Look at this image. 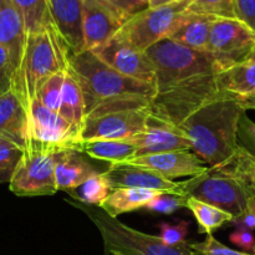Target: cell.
<instances>
[{"label": "cell", "mask_w": 255, "mask_h": 255, "mask_svg": "<svg viewBox=\"0 0 255 255\" xmlns=\"http://www.w3.org/2000/svg\"><path fill=\"white\" fill-rule=\"evenodd\" d=\"M187 197L179 194L159 193L149 203L146 204L144 209L161 214H172L181 208H186Z\"/></svg>", "instance_id": "34"}, {"label": "cell", "mask_w": 255, "mask_h": 255, "mask_svg": "<svg viewBox=\"0 0 255 255\" xmlns=\"http://www.w3.org/2000/svg\"><path fill=\"white\" fill-rule=\"evenodd\" d=\"M189 226H191V223L187 221H179L174 224L163 222V223L159 224V229H161V234L158 236L159 239L166 246H181V244H183L186 242V237L188 234Z\"/></svg>", "instance_id": "36"}, {"label": "cell", "mask_w": 255, "mask_h": 255, "mask_svg": "<svg viewBox=\"0 0 255 255\" xmlns=\"http://www.w3.org/2000/svg\"><path fill=\"white\" fill-rule=\"evenodd\" d=\"M229 241L234 244V246L239 247L243 251L252 252L254 251L255 246V238L251 231H246V229H237L233 233L229 236Z\"/></svg>", "instance_id": "41"}, {"label": "cell", "mask_w": 255, "mask_h": 255, "mask_svg": "<svg viewBox=\"0 0 255 255\" xmlns=\"http://www.w3.org/2000/svg\"><path fill=\"white\" fill-rule=\"evenodd\" d=\"M127 141L136 147V157L171 151H191V143L177 127L154 119L151 114L146 131Z\"/></svg>", "instance_id": "17"}, {"label": "cell", "mask_w": 255, "mask_h": 255, "mask_svg": "<svg viewBox=\"0 0 255 255\" xmlns=\"http://www.w3.org/2000/svg\"><path fill=\"white\" fill-rule=\"evenodd\" d=\"M124 24L106 0H82L84 50H94L109 42Z\"/></svg>", "instance_id": "14"}, {"label": "cell", "mask_w": 255, "mask_h": 255, "mask_svg": "<svg viewBox=\"0 0 255 255\" xmlns=\"http://www.w3.org/2000/svg\"><path fill=\"white\" fill-rule=\"evenodd\" d=\"M66 71H59L47 77L40 86L36 99L44 105L46 109L54 112H59L61 104L62 85H64Z\"/></svg>", "instance_id": "31"}, {"label": "cell", "mask_w": 255, "mask_h": 255, "mask_svg": "<svg viewBox=\"0 0 255 255\" xmlns=\"http://www.w3.org/2000/svg\"><path fill=\"white\" fill-rule=\"evenodd\" d=\"M233 12L234 19L255 32V0H234Z\"/></svg>", "instance_id": "39"}, {"label": "cell", "mask_w": 255, "mask_h": 255, "mask_svg": "<svg viewBox=\"0 0 255 255\" xmlns=\"http://www.w3.org/2000/svg\"><path fill=\"white\" fill-rule=\"evenodd\" d=\"M218 89L224 94L244 100L255 94V64L243 61L216 74Z\"/></svg>", "instance_id": "23"}, {"label": "cell", "mask_w": 255, "mask_h": 255, "mask_svg": "<svg viewBox=\"0 0 255 255\" xmlns=\"http://www.w3.org/2000/svg\"><path fill=\"white\" fill-rule=\"evenodd\" d=\"M0 141H1V139H0Z\"/></svg>", "instance_id": "48"}, {"label": "cell", "mask_w": 255, "mask_h": 255, "mask_svg": "<svg viewBox=\"0 0 255 255\" xmlns=\"http://www.w3.org/2000/svg\"><path fill=\"white\" fill-rule=\"evenodd\" d=\"M248 207L252 209V211L254 212V214H255V197H252V198L249 199Z\"/></svg>", "instance_id": "44"}, {"label": "cell", "mask_w": 255, "mask_h": 255, "mask_svg": "<svg viewBox=\"0 0 255 255\" xmlns=\"http://www.w3.org/2000/svg\"><path fill=\"white\" fill-rule=\"evenodd\" d=\"M26 36L24 20L12 0H0V46L9 52L14 74L24 52Z\"/></svg>", "instance_id": "21"}, {"label": "cell", "mask_w": 255, "mask_h": 255, "mask_svg": "<svg viewBox=\"0 0 255 255\" xmlns=\"http://www.w3.org/2000/svg\"><path fill=\"white\" fill-rule=\"evenodd\" d=\"M184 197H192L239 218L248 209L249 192L237 179L221 169L209 168L199 176L181 182Z\"/></svg>", "instance_id": "7"}, {"label": "cell", "mask_w": 255, "mask_h": 255, "mask_svg": "<svg viewBox=\"0 0 255 255\" xmlns=\"http://www.w3.org/2000/svg\"><path fill=\"white\" fill-rule=\"evenodd\" d=\"M246 61H251V62H254V64H255V49L251 52V55H249L248 59H247Z\"/></svg>", "instance_id": "45"}, {"label": "cell", "mask_w": 255, "mask_h": 255, "mask_svg": "<svg viewBox=\"0 0 255 255\" xmlns=\"http://www.w3.org/2000/svg\"><path fill=\"white\" fill-rule=\"evenodd\" d=\"M186 208H188L193 213L194 218L198 223L199 233L207 234V236L221 228L224 223L233 221V217L227 212L196 198H192V197L187 198Z\"/></svg>", "instance_id": "27"}, {"label": "cell", "mask_w": 255, "mask_h": 255, "mask_svg": "<svg viewBox=\"0 0 255 255\" xmlns=\"http://www.w3.org/2000/svg\"><path fill=\"white\" fill-rule=\"evenodd\" d=\"M9 189L17 197L52 196L56 193L55 153L24 151L9 178Z\"/></svg>", "instance_id": "12"}, {"label": "cell", "mask_w": 255, "mask_h": 255, "mask_svg": "<svg viewBox=\"0 0 255 255\" xmlns=\"http://www.w3.org/2000/svg\"><path fill=\"white\" fill-rule=\"evenodd\" d=\"M79 151L99 161H106L111 164H120L136 157V147L129 141H109L94 139L80 142Z\"/></svg>", "instance_id": "25"}, {"label": "cell", "mask_w": 255, "mask_h": 255, "mask_svg": "<svg viewBox=\"0 0 255 255\" xmlns=\"http://www.w3.org/2000/svg\"><path fill=\"white\" fill-rule=\"evenodd\" d=\"M105 255H122V254L117 253V252H107V253H105Z\"/></svg>", "instance_id": "46"}, {"label": "cell", "mask_w": 255, "mask_h": 255, "mask_svg": "<svg viewBox=\"0 0 255 255\" xmlns=\"http://www.w3.org/2000/svg\"><path fill=\"white\" fill-rule=\"evenodd\" d=\"M91 51L119 74L156 89V70L146 52L137 51L116 39Z\"/></svg>", "instance_id": "13"}, {"label": "cell", "mask_w": 255, "mask_h": 255, "mask_svg": "<svg viewBox=\"0 0 255 255\" xmlns=\"http://www.w3.org/2000/svg\"><path fill=\"white\" fill-rule=\"evenodd\" d=\"M149 109H126L90 115L84 120L79 132L80 142L94 139L125 141L147 128Z\"/></svg>", "instance_id": "11"}, {"label": "cell", "mask_w": 255, "mask_h": 255, "mask_svg": "<svg viewBox=\"0 0 255 255\" xmlns=\"http://www.w3.org/2000/svg\"><path fill=\"white\" fill-rule=\"evenodd\" d=\"M161 192L142 188H115L100 208L112 218L146 207Z\"/></svg>", "instance_id": "24"}, {"label": "cell", "mask_w": 255, "mask_h": 255, "mask_svg": "<svg viewBox=\"0 0 255 255\" xmlns=\"http://www.w3.org/2000/svg\"><path fill=\"white\" fill-rule=\"evenodd\" d=\"M234 0H189L188 11L214 17H234Z\"/></svg>", "instance_id": "32"}, {"label": "cell", "mask_w": 255, "mask_h": 255, "mask_svg": "<svg viewBox=\"0 0 255 255\" xmlns=\"http://www.w3.org/2000/svg\"><path fill=\"white\" fill-rule=\"evenodd\" d=\"M176 1H179V0H148V7L153 9V7L166 6V5L173 4Z\"/></svg>", "instance_id": "43"}, {"label": "cell", "mask_w": 255, "mask_h": 255, "mask_svg": "<svg viewBox=\"0 0 255 255\" xmlns=\"http://www.w3.org/2000/svg\"><path fill=\"white\" fill-rule=\"evenodd\" d=\"M192 251L198 255H253L246 253V252H238L234 249L228 248L227 246L217 241L212 234L207 236L206 241L201 243L189 244Z\"/></svg>", "instance_id": "37"}, {"label": "cell", "mask_w": 255, "mask_h": 255, "mask_svg": "<svg viewBox=\"0 0 255 255\" xmlns=\"http://www.w3.org/2000/svg\"><path fill=\"white\" fill-rule=\"evenodd\" d=\"M100 173L102 172L90 163L82 152L66 149L55 153V181L57 191L69 193L87 179Z\"/></svg>", "instance_id": "19"}, {"label": "cell", "mask_w": 255, "mask_h": 255, "mask_svg": "<svg viewBox=\"0 0 255 255\" xmlns=\"http://www.w3.org/2000/svg\"><path fill=\"white\" fill-rule=\"evenodd\" d=\"M59 114L64 120L75 127L80 132L85 116V101L81 89L74 77L66 72L64 85H62L61 104H60Z\"/></svg>", "instance_id": "26"}, {"label": "cell", "mask_w": 255, "mask_h": 255, "mask_svg": "<svg viewBox=\"0 0 255 255\" xmlns=\"http://www.w3.org/2000/svg\"><path fill=\"white\" fill-rule=\"evenodd\" d=\"M24 154V149L7 141H0V178L6 181L10 178L15 166Z\"/></svg>", "instance_id": "35"}, {"label": "cell", "mask_w": 255, "mask_h": 255, "mask_svg": "<svg viewBox=\"0 0 255 255\" xmlns=\"http://www.w3.org/2000/svg\"><path fill=\"white\" fill-rule=\"evenodd\" d=\"M79 131L72 125L59 112L46 109L37 99L32 100L27 110V139L24 151H79Z\"/></svg>", "instance_id": "9"}, {"label": "cell", "mask_w": 255, "mask_h": 255, "mask_svg": "<svg viewBox=\"0 0 255 255\" xmlns=\"http://www.w3.org/2000/svg\"><path fill=\"white\" fill-rule=\"evenodd\" d=\"M50 19L69 54L84 50L82 0H50Z\"/></svg>", "instance_id": "18"}, {"label": "cell", "mask_w": 255, "mask_h": 255, "mask_svg": "<svg viewBox=\"0 0 255 255\" xmlns=\"http://www.w3.org/2000/svg\"><path fill=\"white\" fill-rule=\"evenodd\" d=\"M125 22L148 9V0H106Z\"/></svg>", "instance_id": "38"}, {"label": "cell", "mask_w": 255, "mask_h": 255, "mask_svg": "<svg viewBox=\"0 0 255 255\" xmlns=\"http://www.w3.org/2000/svg\"><path fill=\"white\" fill-rule=\"evenodd\" d=\"M12 77L14 69L9 52L0 46V96L12 90Z\"/></svg>", "instance_id": "40"}, {"label": "cell", "mask_w": 255, "mask_h": 255, "mask_svg": "<svg viewBox=\"0 0 255 255\" xmlns=\"http://www.w3.org/2000/svg\"><path fill=\"white\" fill-rule=\"evenodd\" d=\"M189 0H179L161 7H148L127 20L114 39L137 51L144 52L152 45L167 39L178 17L188 9Z\"/></svg>", "instance_id": "8"}, {"label": "cell", "mask_w": 255, "mask_h": 255, "mask_svg": "<svg viewBox=\"0 0 255 255\" xmlns=\"http://www.w3.org/2000/svg\"><path fill=\"white\" fill-rule=\"evenodd\" d=\"M237 142H238L239 148L255 161V122L249 119L247 111L242 112L239 117Z\"/></svg>", "instance_id": "33"}, {"label": "cell", "mask_w": 255, "mask_h": 255, "mask_svg": "<svg viewBox=\"0 0 255 255\" xmlns=\"http://www.w3.org/2000/svg\"><path fill=\"white\" fill-rule=\"evenodd\" d=\"M50 0H12L24 20L26 34L41 31L49 22Z\"/></svg>", "instance_id": "29"}, {"label": "cell", "mask_w": 255, "mask_h": 255, "mask_svg": "<svg viewBox=\"0 0 255 255\" xmlns=\"http://www.w3.org/2000/svg\"><path fill=\"white\" fill-rule=\"evenodd\" d=\"M222 172L239 182L252 197H255V161L247 156L241 148L231 162L221 167Z\"/></svg>", "instance_id": "30"}, {"label": "cell", "mask_w": 255, "mask_h": 255, "mask_svg": "<svg viewBox=\"0 0 255 255\" xmlns=\"http://www.w3.org/2000/svg\"><path fill=\"white\" fill-rule=\"evenodd\" d=\"M112 188H142L161 193L183 196L181 182L169 181L161 174L141 167L120 163L111 164L104 172Z\"/></svg>", "instance_id": "16"}, {"label": "cell", "mask_w": 255, "mask_h": 255, "mask_svg": "<svg viewBox=\"0 0 255 255\" xmlns=\"http://www.w3.org/2000/svg\"><path fill=\"white\" fill-rule=\"evenodd\" d=\"M66 72L74 77L81 89L86 115L95 107L115 100L128 97L153 99L156 95L153 86L119 74L91 50L67 55Z\"/></svg>", "instance_id": "2"}, {"label": "cell", "mask_w": 255, "mask_h": 255, "mask_svg": "<svg viewBox=\"0 0 255 255\" xmlns=\"http://www.w3.org/2000/svg\"><path fill=\"white\" fill-rule=\"evenodd\" d=\"M224 95L228 94L218 89L216 75L197 76L154 95L149 105V114L164 124L178 127L206 102Z\"/></svg>", "instance_id": "6"}, {"label": "cell", "mask_w": 255, "mask_h": 255, "mask_svg": "<svg viewBox=\"0 0 255 255\" xmlns=\"http://www.w3.org/2000/svg\"><path fill=\"white\" fill-rule=\"evenodd\" d=\"M156 70V94L171 89L179 82L221 71L208 51H199L163 39L144 51Z\"/></svg>", "instance_id": "5"}, {"label": "cell", "mask_w": 255, "mask_h": 255, "mask_svg": "<svg viewBox=\"0 0 255 255\" xmlns=\"http://www.w3.org/2000/svg\"><path fill=\"white\" fill-rule=\"evenodd\" d=\"M67 50L52 22L41 31L27 34L24 52L12 77V91L29 110L42 82L59 71H66Z\"/></svg>", "instance_id": "3"}, {"label": "cell", "mask_w": 255, "mask_h": 255, "mask_svg": "<svg viewBox=\"0 0 255 255\" xmlns=\"http://www.w3.org/2000/svg\"><path fill=\"white\" fill-rule=\"evenodd\" d=\"M0 139L26 147L27 111L12 90L0 96Z\"/></svg>", "instance_id": "20"}, {"label": "cell", "mask_w": 255, "mask_h": 255, "mask_svg": "<svg viewBox=\"0 0 255 255\" xmlns=\"http://www.w3.org/2000/svg\"><path fill=\"white\" fill-rule=\"evenodd\" d=\"M112 189L114 188L102 172V173L96 174V176L87 179L86 182H84L81 186L75 188L74 191L69 192V196L81 204L101 207L107 197L110 196Z\"/></svg>", "instance_id": "28"}, {"label": "cell", "mask_w": 255, "mask_h": 255, "mask_svg": "<svg viewBox=\"0 0 255 255\" xmlns=\"http://www.w3.org/2000/svg\"><path fill=\"white\" fill-rule=\"evenodd\" d=\"M214 16L196 14L186 10L177 20L173 30L167 39L191 49L207 51L209 34Z\"/></svg>", "instance_id": "22"}, {"label": "cell", "mask_w": 255, "mask_h": 255, "mask_svg": "<svg viewBox=\"0 0 255 255\" xmlns=\"http://www.w3.org/2000/svg\"><path fill=\"white\" fill-rule=\"evenodd\" d=\"M125 164L149 169L169 181L181 177L199 176L209 169V167L192 151H171L147 154L129 159L125 162Z\"/></svg>", "instance_id": "15"}, {"label": "cell", "mask_w": 255, "mask_h": 255, "mask_svg": "<svg viewBox=\"0 0 255 255\" xmlns=\"http://www.w3.org/2000/svg\"><path fill=\"white\" fill-rule=\"evenodd\" d=\"M254 255H255V246H254Z\"/></svg>", "instance_id": "47"}, {"label": "cell", "mask_w": 255, "mask_h": 255, "mask_svg": "<svg viewBox=\"0 0 255 255\" xmlns=\"http://www.w3.org/2000/svg\"><path fill=\"white\" fill-rule=\"evenodd\" d=\"M243 111L238 99L224 95L206 102L177 128L189 141L191 151L209 168H221L239 151L237 128Z\"/></svg>", "instance_id": "1"}, {"label": "cell", "mask_w": 255, "mask_h": 255, "mask_svg": "<svg viewBox=\"0 0 255 255\" xmlns=\"http://www.w3.org/2000/svg\"><path fill=\"white\" fill-rule=\"evenodd\" d=\"M239 102H241V106L243 107L246 111L247 110H255V94L244 100H239Z\"/></svg>", "instance_id": "42"}, {"label": "cell", "mask_w": 255, "mask_h": 255, "mask_svg": "<svg viewBox=\"0 0 255 255\" xmlns=\"http://www.w3.org/2000/svg\"><path fill=\"white\" fill-rule=\"evenodd\" d=\"M255 49V32L234 17H214L207 51L222 70L248 59Z\"/></svg>", "instance_id": "10"}, {"label": "cell", "mask_w": 255, "mask_h": 255, "mask_svg": "<svg viewBox=\"0 0 255 255\" xmlns=\"http://www.w3.org/2000/svg\"><path fill=\"white\" fill-rule=\"evenodd\" d=\"M70 204L84 212L99 229L105 244V253L117 252L122 255H198L184 242L177 247L166 246L159 237L149 236L112 218L100 207L86 206L69 201Z\"/></svg>", "instance_id": "4"}]
</instances>
